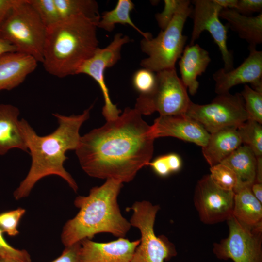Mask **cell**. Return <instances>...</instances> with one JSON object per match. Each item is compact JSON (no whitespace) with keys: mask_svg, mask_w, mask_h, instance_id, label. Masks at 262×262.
<instances>
[{"mask_svg":"<svg viewBox=\"0 0 262 262\" xmlns=\"http://www.w3.org/2000/svg\"><path fill=\"white\" fill-rule=\"evenodd\" d=\"M28 0L46 28L61 19L54 0Z\"/></svg>","mask_w":262,"mask_h":262,"instance_id":"obj_29","label":"cell"},{"mask_svg":"<svg viewBox=\"0 0 262 262\" xmlns=\"http://www.w3.org/2000/svg\"><path fill=\"white\" fill-rule=\"evenodd\" d=\"M242 144L248 147L256 157L262 156V126L248 119L237 128Z\"/></svg>","mask_w":262,"mask_h":262,"instance_id":"obj_26","label":"cell"},{"mask_svg":"<svg viewBox=\"0 0 262 262\" xmlns=\"http://www.w3.org/2000/svg\"><path fill=\"white\" fill-rule=\"evenodd\" d=\"M249 119L262 124V92L257 91L245 84L240 93Z\"/></svg>","mask_w":262,"mask_h":262,"instance_id":"obj_28","label":"cell"},{"mask_svg":"<svg viewBox=\"0 0 262 262\" xmlns=\"http://www.w3.org/2000/svg\"><path fill=\"white\" fill-rule=\"evenodd\" d=\"M209 174L212 180L219 187L233 191L237 188L239 182L235 172L229 166L220 163L210 167Z\"/></svg>","mask_w":262,"mask_h":262,"instance_id":"obj_27","label":"cell"},{"mask_svg":"<svg viewBox=\"0 0 262 262\" xmlns=\"http://www.w3.org/2000/svg\"><path fill=\"white\" fill-rule=\"evenodd\" d=\"M98 22L74 16L47 28L42 62L45 70L59 78L77 74L99 48Z\"/></svg>","mask_w":262,"mask_h":262,"instance_id":"obj_4","label":"cell"},{"mask_svg":"<svg viewBox=\"0 0 262 262\" xmlns=\"http://www.w3.org/2000/svg\"><path fill=\"white\" fill-rule=\"evenodd\" d=\"M165 156L171 173L179 171L182 166L180 157L174 153L165 154Z\"/></svg>","mask_w":262,"mask_h":262,"instance_id":"obj_38","label":"cell"},{"mask_svg":"<svg viewBox=\"0 0 262 262\" xmlns=\"http://www.w3.org/2000/svg\"><path fill=\"white\" fill-rule=\"evenodd\" d=\"M155 139L151 126L142 115L127 107L116 118L81 136L75 152L89 176L123 183L131 181L148 165Z\"/></svg>","mask_w":262,"mask_h":262,"instance_id":"obj_1","label":"cell"},{"mask_svg":"<svg viewBox=\"0 0 262 262\" xmlns=\"http://www.w3.org/2000/svg\"><path fill=\"white\" fill-rule=\"evenodd\" d=\"M26 210L18 208L15 210L0 213V229L10 236H15L19 233L18 225Z\"/></svg>","mask_w":262,"mask_h":262,"instance_id":"obj_31","label":"cell"},{"mask_svg":"<svg viewBox=\"0 0 262 262\" xmlns=\"http://www.w3.org/2000/svg\"><path fill=\"white\" fill-rule=\"evenodd\" d=\"M0 262H18L15 261L14 260L11 259L0 257Z\"/></svg>","mask_w":262,"mask_h":262,"instance_id":"obj_43","label":"cell"},{"mask_svg":"<svg viewBox=\"0 0 262 262\" xmlns=\"http://www.w3.org/2000/svg\"><path fill=\"white\" fill-rule=\"evenodd\" d=\"M92 107L78 115L53 114L59 126L53 132L43 136L38 135L26 120H20L21 129L32 163L27 176L14 192L16 200L28 196L40 180L49 175L61 177L74 191H77L78 185L64 168V163L68 158L66 152L77 148L81 137L80 129L89 118Z\"/></svg>","mask_w":262,"mask_h":262,"instance_id":"obj_2","label":"cell"},{"mask_svg":"<svg viewBox=\"0 0 262 262\" xmlns=\"http://www.w3.org/2000/svg\"><path fill=\"white\" fill-rule=\"evenodd\" d=\"M134 8V4L131 0H118L114 9L103 13L98 23V28L111 32L116 24L129 25L141 34L144 39L152 37L151 33L141 31L131 19L130 13Z\"/></svg>","mask_w":262,"mask_h":262,"instance_id":"obj_24","label":"cell"},{"mask_svg":"<svg viewBox=\"0 0 262 262\" xmlns=\"http://www.w3.org/2000/svg\"><path fill=\"white\" fill-rule=\"evenodd\" d=\"M81 262H131L140 239L131 241L124 237L98 243L85 239L80 242Z\"/></svg>","mask_w":262,"mask_h":262,"instance_id":"obj_16","label":"cell"},{"mask_svg":"<svg viewBox=\"0 0 262 262\" xmlns=\"http://www.w3.org/2000/svg\"><path fill=\"white\" fill-rule=\"evenodd\" d=\"M156 75L154 90L149 94L139 95L134 108L142 115L155 112L160 115L186 114L192 101L176 68L159 71Z\"/></svg>","mask_w":262,"mask_h":262,"instance_id":"obj_8","label":"cell"},{"mask_svg":"<svg viewBox=\"0 0 262 262\" xmlns=\"http://www.w3.org/2000/svg\"><path fill=\"white\" fill-rule=\"evenodd\" d=\"M18 0H0V28Z\"/></svg>","mask_w":262,"mask_h":262,"instance_id":"obj_37","label":"cell"},{"mask_svg":"<svg viewBox=\"0 0 262 262\" xmlns=\"http://www.w3.org/2000/svg\"><path fill=\"white\" fill-rule=\"evenodd\" d=\"M130 41L128 36L121 33H116L112 41L104 48H99L95 54L83 63L77 73V74H84L89 76L99 85L104 100L102 114L107 121L115 119L121 111L111 101L105 81V71L120 60L122 46Z\"/></svg>","mask_w":262,"mask_h":262,"instance_id":"obj_12","label":"cell"},{"mask_svg":"<svg viewBox=\"0 0 262 262\" xmlns=\"http://www.w3.org/2000/svg\"><path fill=\"white\" fill-rule=\"evenodd\" d=\"M151 126L155 139L173 137L201 147L207 144L210 136L200 123L185 114L160 115Z\"/></svg>","mask_w":262,"mask_h":262,"instance_id":"obj_15","label":"cell"},{"mask_svg":"<svg viewBox=\"0 0 262 262\" xmlns=\"http://www.w3.org/2000/svg\"><path fill=\"white\" fill-rule=\"evenodd\" d=\"M179 62L181 80L192 96L199 88L198 76L204 73L211 59L208 51L198 44L185 47Z\"/></svg>","mask_w":262,"mask_h":262,"instance_id":"obj_18","label":"cell"},{"mask_svg":"<svg viewBox=\"0 0 262 262\" xmlns=\"http://www.w3.org/2000/svg\"><path fill=\"white\" fill-rule=\"evenodd\" d=\"M240 13L245 15L253 12H262V0H238L237 8Z\"/></svg>","mask_w":262,"mask_h":262,"instance_id":"obj_35","label":"cell"},{"mask_svg":"<svg viewBox=\"0 0 262 262\" xmlns=\"http://www.w3.org/2000/svg\"><path fill=\"white\" fill-rule=\"evenodd\" d=\"M234 192L232 216L250 227L262 225V203L252 194L251 186H240Z\"/></svg>","mask_w":262,"mask_h":262,"instance_id":"obj_22","label":"cell"},{"mask_svg":"<svg viewBox=\"0 0 262 262\" xmlns=\"http://www.w3.org/2000/svg\"><path fill=\"white\" fill-rule=\"evenodd\" d=\"M221 163L229 166L235 172L238 180V187L251 186L255 182L256 157L248 147L241 145Z\"/></svg>","mask_w":262,"mask_h":262,"instance_id":"obj_23","label":"cell"},{"mask_svg":"<svg viewBox=\"0 0 262 262\" xmlns=\"http://www.w3.org/2000/svg\"><path fill=\"white\" fill-rule=\"evenodd\" d=\"M61 19L74 16H83L99 21L98 6L94 0H54Z\"/></svg>","mask_w":262,"mask_h":262,"instance_id":"obj_25","label":"cell"},{"mask_svg":"<svg viewBox=\"0 0 262 262\" xmlns=\"http://www.w3.org/2000/svg\"><path fill=\"white\" fill-rule=\"evenodd\" d=\"M219 17L226 20L228 28L236 32L239 36L255 47L262 42V12L256 16L243 15L235 9L225 8Z\"/></svg>","mask_w":262,"mask_h":262,"instance_id":"obj_21","label":"cell"},{"mask_svg":"<svg viewBox=\"0 0 262 262\" xmlns=\"http://www.w3.org/2000/svg\"><path fill=\"white\" fill-rule=\"evenodd\" d=\"M185 114L200 123L210 134L227 127L237 128L249 119L241 94L229 92L217 94L208 104L200 105L191 101Z\"/></svg>","mask_w":262,"mask_h":262,"instance_id":"obj_9","label":"cell"},{"mask_svg":"<svg viewBox=\"0 0 262 262\" xmlns=\"http://www.w3.org/2000/svg\"><path fill=\"white\" fill-rule=\"evenodd\" d=\"M194 8L191 14L193 28L189 45L194 44L202 32L208 31L218 46L224 62L225 71H230L233 67V56L227 45L228 26L219 19V13L223 8L214 0H195Z\"/></svg>","mask_w":262,"mask_h":262,"instance_id":"obj_13","label":"cell"},{"mask_svg":"<svg viewBox=\"0 0 262 262\" xmlns=\"http://www.w3.org/2000/svg\"><path fill=\"white\" fill-rule=\"evenodd\" d=\"M190 3L188 0L156 37L141 40V49L147 55L140 63L143 68L155 73L175 68L176 63L183 52L187 39L182 31L192 12Z\"/></svg>","mask_w":262,"mask_h":262,"instance_id":"obj_5","label":"cell"},{"mask_svg":"<svg viewBox=\"0 0 262 262\" xmlns=\"http://www.w3.org/2000/svg\"><path fill=\"white\" fill-rule=\"evenodd\" d=\"M128 209L133 212L129 221L131 226L138 228L141 233L131 262H164L177 255L174 244L165 236H157L154 232L159 205L143 200L135 202Z\"/></svg>","mask_w":262,"mask_h":262,"instance_id":"obj_7","label":"cell"},{"mask_svg":"<svg viewBox=\"0 0 262 262\" xmlns=\"http://www.w3.org/2000/svg\"><path fill=\"white\" fill-rule=\"evenodd\" d=\"M188 0H164V8L155 16L159 27L163 30L170 23L175 15L184 6Z\"/></svg>","mask_w":262,"mask_h":262,"instance_id":"obj_32","label":"cell"},{"mask_svg":"<svg viewBox=\"0 0 262 262\" xmlns=\"http://www.w3.org/2000/svg\"><path fill=\"white\" fill-rule=\"evenodd\" d=\"M122 183L107 179L100 186L93 187L87 196H79L74 204L79 211L63 228L61 238L65 246L92 238L100 233L124 237L131 225L122 215L117 202Z\"/></svg>","mask_w":262,"mask_h":262,"instance_id":"obj_3","label":"cell"},{"mask_svg":"<svg viewBox=\"0 0 262 262\" xmlns=\"http://www.w3.org/2000/svg\"><path fill=\"white\" fill-rule=\"evenodd\" d=\"M134 89L140 95H147L152 93L156 85V73L145 68L134 72L132 78Z\"/></svg>","mask_w":262,"mask_h":262,"instance_id":"obj_30","label":"cell"},{"mask_svg":"<svg viewBox=\"0 0 262 262\" xmlns=\"http://www.w3.org/2000/svg\"><path fill=\"white\" fill-rule=\"evenodd\" d=\"M237 128L227 127L210 134L202 152L210 167L221 163L242 145Z\"/></svg>","mask_w":262,"mask_h":262,"instance_id":"obj_20","label":"cell"},{"mask_svg":"<svg viewBox=\"0 0 262 262\" xmlns=\"http://www.w3.org/2000/svg\"><path fill=\"white\" fill-rule=\"evenodd\" d=\"M251 190L255 197L262 203V183L255 182L251 186Z\"/></svg>","mask_w":262,"mask_h":262,"instance_id":"obj_40","label":"cell"},{"mask_svg":"<svg viewBox=\"0 0 262 262\" xmlns=\"http://www.w3.org/2000/svg\"><path fill=\"white\" fill-rule=\"evenodd\" d=\"M14 51H17L16 48L0 36V55Z\"/></svg>","mask_w":262,"mask_h":262,"instance_id":"obj_39","label":"cell"},{"mask_svg":"<svg viewBox=\"0 0 262 262\" xmlns=\"http://www.w3.org/2000/svg\"><path fill=\"white\" fill-rule=\"evenodd\" d=\"M37 63L32 56L18 51L0 55V92L18 86L34 71Z\"/></svg>","mask_w":262,"mask_h":262,"instance_id":"obj_17","label":"cell"},{"mask_svg":"<svg viewBox=\"0 0 262 262\" xmlns=\"http://www.w3.org/2000/svg\"><path fill=\"white\" fill-rule=\"evenodd\" d=\"M0 229V257L14 260L18 262H31L29 253L24 249L15 248L9 244Z\"/></svg>","mask_w":262,"mask_h":262,"instance_id":"obj_33","label":"cell"},{"mask_svg":"<svg viewBox=\"0 0 262 262\" xmlns=\"http://www.w3.org/2000/svg\"><path fill=\"white\" fill-rule=\"evenodd\" d=\"M256 177L255 182L262 183V156L256 157Z\"/></svg>","mask_w":262,"mask_h":262,"instance_id":"obj_42","label":"cell"},{"mask_svg":"<svg viewBox=\"0 0 262 262\" xmlns=\"http://www.w3.org/2000/svg\"><path fill=\"white\" fill-rule=\"evenodd\" d=\"M65 247L61 255L51 262H81L80 242Z\"/></svg>","mask_w":262,"mask_h":262,"instance_id":"obj_34","label":"cell"},{"mask_svg":"<svg viewBox=\"0 0 262 262\" xmlns=\"http://www.w3.org/2000/svg\"><path fill=\"white\" fill-rule=\"evenodd\" d=\"M19 114L17 107L0 104V155L6 154L13 148L28 152L18 119Z\"/></svg>","mask_w":262,"mask_h":262,"instance_id":"obj_19","label":"cell"},{"mask_svg":"<svg viewBox=\"0 0 262 262\" xmlns=\"http://www.w3.org/2000/svg\"><path fill=\"white\" fill-rule=\"evenodd\" d=\"M46 28L28 0H18L0 28V36L17 51L43 62Z\"/></svg>","mask_w":262,"mask_h":262,"instance_id":"obj_6","label":"cell"},{"mask_svg":"<svg viewBox=\"0 0 262 262\" xmlns=\"http://www.w3.org/2000/svg\"><path fill=\"white\" fill-rule=\"evenodd\" d=\"M227 222V237L213 244L216 257L234 262H262V225L250 227L233 216Z\"/></svg>","mask_w":262,"mask_h":262,"instance_id":"obj_10","label":"cell"},{"mask_svg":"<svg viewBox=\"0 0 262 262\" xmlns=\"http://www.w3.org/2000/svg\"><path fill=\"white\" fill-rule=\"evenodd\" d=\"M249 49L248 56L237 67L228 71L221 68L213 73L217 94L229 92L235 85L246 83L262 92V51L252 46H249Z\"/></svg>","mask_w":262,"mask_h":262,"instance_id":"obj_14","label":"cell"},{"mask_svg":"<svg viewBox=\"0 0 262 262\" xmlns=\"http://www.w3.org/2000/svg\"><path fill=\"white\" fill-rule=\"evenodd\" d=\"M223 9H236L238 0H214Z\"/></svg>","mask_w":262,"mask_h":262,"instance_id":"obj_41","label":"cell"},{"mask_svg":"<svg viewBox=\"0 0 262 262\" xmlns=\"http://www.w3.org/2000/svg\"><path fill=\"white\" fill-rule=\"evenodd\" d=\"M234 192L217 186L209 174L197 182L193 202L201 222L214 225L227 221L232 216Z\"/></svg>","mask_w":262,"mask_h":262,"instance_id":"obj_11","label":"cell"},{"mask_svg":"<svg viewBox=\"0 0 262 262\" xmlns=\"http://www.w3.org/2000/svg\"><path fill=\"white\" fill-rule=\"evenodd\" d=\"M148 165L160 177H166L171 173L165 154L156 157Z\"/></svg>","mask_w":262,"mask_h":262,"instance_id":"obj_36","label":"cell"}]
</instances>
